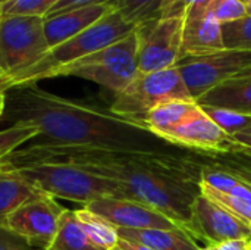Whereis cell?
I'll use <instances>...</instances> for the list:
<instances>
[{"label":"cell","instance_id":"obj_1","mask_svg":"<svg viewBox=\"0 0 251 250\" xmlns=\"http://www.w3.org/2000/svg\"><path fill=\"white\" fill-rule=\"evenodd\" d=\"M69 164L119 184L126 199L154 208L182 231L201 194V162L191 150L128 153L96 149L25 146L1 159V168Z\"/></svg>","mask_w":251,"mask_h":250},{"label":"cell","instance_id":"obj_2","mask_svg":"<svg viewBox=\"0 0 251 250\" xmlns=\"http://www.w3.org/2000/svg\"><path fill=\"white\" fill-rule=\"evenodd\" d=\"M3 121L29 124L38 131L28 146L96 149L128 153L181 152L149 128L93 103L65 99L40 87L6 91Z\"/></svg>","mask_w":251,"mask_h":250},{"label":"cell","instance_id":"obj_3","mask_svg":"<svg viewBox=\"0 0 251 250\" xmlns=\"http://www.w3.org/2000/svg\"><path fill=\"white\" fill-rule=\"evenodd\" d=\"M135 24L126 21L116 9H113L87 29L49 49V52L37 63L13 78L6 85L4 93L13 87L34 85L41 80L53 78L60 68L125 38L135 29Z\"/></svg>","mask_w":251,"mask_h":250},{"label":"cell","instance_id":"obj_4","mask_svg":"<svg viewBox=\"0 0 251 250\" xmlns=\"http://www.w3.org/2000/svg\"><path fill=\"white\" fill-rule=\"evenodd\" d=\"M12 171L38 192L53 199H66L82 206L104 197L126 199L122 187L115 181L94 175L69 164H34L19 168H1Z\"/></svg>","mask_w":251,"mask_h":250},{"label":"cell","instance_id":"obj_5","mask_svg":"<svg viewBox=\"0 0 251 250\" xmlns=\"http://www.w3.org/2000/svg\"><path fill=\"white\" fill-rule=\"evenodd\" d=\"M137 50L138 41L134 29L125 38L60 68L54 77L84 78L113 91L116 96L124 91L138 74Z\"/></svg>","mask_w":251,"mask_h":250},{"label":"cell","instance_id":"obj_6","mask_svg":"<svg viewBox=\"0 0 251 250\" xmlns=\"http://www.w3.org/2000/svg\"><path fill=\"white\" fill-rule=\"evenodd\" d=\"M44 18L31 15L0 16V74L4 80L1 90L37 63L47 52Z\"/></svg>","mask_w":251,"mask_h":250},{"label":"cell","instance_id":"obj_7","mask_svg":"<svg viewBox=\"0 0 251 250\" xmlns=\"http://www.w3.org/2000/svg\"><path fill=\"white\" fill-rule=\"evenodd\" d=\"M174 99L194 100L176 66L154 72H138L129 85L115 96L110 111L143 125L153 108Z\"/></svg>","mask_w":251,"mask_h":250},{"label":"cell","instance_id":"obj_8","mask_svg":"<svg viewBox=\"0 0 251 250\" xmlns=\"http://www.w3.org/2000/svg\"><path fill=\"white\" fill-rule=\"evenodd\" d=\"M138 72L174 68L181 60L182 18H154L135 27Z\"/></svg>","mask_w":251,"mask_h":250},{"label":"cell","instance_id":"obj_9","mask_svg":"<svg viewBox=\"0 0 251 250\" xmlns=\"http://www.w3.org/2000/svg\"><path fill=\"white\" fill-rule=\"evenodd\" d=\"M176 68L179 69L191 97L197 102L216 85L250 69L251 52L225 49L201 57L181 59Z\"/></svg>","mask_w":251,"mask_h":250},{"label":"cell","instance_id":"obj_10","mask_svg":"<svg viewBox=\"0 0 251 250\" xmlns=\"http://www.w3.org/2000/svg\"><path fill=\"white\" fill-rule=\"evenodd\" d=\"M63 211L56 199L41 194L12 212L3 224L31 248L47 250L57 233Z\"/></svg>","mask_w":251,"mask_h":250},{"label":"cell","instance_id":"obj_11","mask_svg":"<svg viewBox=\"0 0 251 250\" xmlns=\"http://www.w3.org/2000/svg\"><path fill=\"white\" fill-rule=\"evenodd\" d=\"M171 146L200 153H238L240 146L199 106L178 125L159 136Z\"/></svg>","mask_w":251,"mask_h":250},{"label":"cell","instance_id":"obj_12","mask_svg":"<svg viewBox=\"0 0 251 250\" xmlns=\"http://www.w3.org/2000/svg\"><path fill=\"white\" fill-rule=\"evenodd\" d=\"M187 234L204 242L206 246H216L228 240H251V228L204 194H200L193 203Z\"/></svg>","mask_w":251,"mask_h":250},{"label":"cell","instance_id":"obj_13","mask_svg":"<svg viewBox=\"0 0 251 250\" xmlns=\"http://www.w3.org/2000/svg\"><path fill=\"white\" fill-rule=\"evenodd\" d=\"M116 228H134V230H181L172 220L160 214L151 206L118 197H104L82 206Z\"/></svg>","mask_w":251,"mask_h":250},{"label":"cell","instance_id":"obj_14","mask_svg":"<svg viewBox=\"0 0 251 250\" xmlns=\"http://www.w3.org/2000/svg\"><path fill=\"white\" fill-rule=\"evenodd\" d=\"M225 50L222 25L207 9L190 10L182 18L181 59L201 57Z\"/></svg>","mask_w":251,"mask_h":250},{"label":"cell","instance_id":"obj_15","mask_svg":"<svg viewBox=\"0 0 251 250\" xmlns=\"http://www.w3.org/2000/svg\"><path fill=\"white\" fill-rule=\"evenodd\" d=\"M115 9L113 3L85 4L44 16V34L49 47H54L87 29Z\"/></svg>","mask_w":251,"mask_h":250},{"label":"cell","instance_id":"obj_16","mask_svg":"<svg viewBox=\"0 0 251 250\" xmlns=\"http://www.w3.org/2000/svg\"><path fill=\"white\" fill-rule=\"evenodd\" d=\"M197 105L251 115V77H235L216 85L203 94L197 100Z\"/></svg>","mask_w":251,"mask_h":250},{"label":"cell","instance_id":"obj_17","mask_svg":"<svg viewBox=\"0 0 251 250\" xmlns=\"http://www.w3.org/2000/svg\"><path fill=\"white\" fill-rule=\"evenodd\" d=\"M119 239L144 245L154 250H196L197 242L182 230H134L118 228Z\"/></svg>","mask_w":251,"mask_h":250},{"label":"cell","instance_id":"obj_18","mask_svg":"<svg viewBox=\"0 0 251 250\" xmlns=\"http://www.w3.org/2000/svg\"><path fill=\"white\" fill-rule=\"evenodd\" d=\"M41 194V192L12 171L0 168V224L18 208Z\"/></svg>","mask_w":251,"mask_h":250},{"label":"cell","instance_id":"obj_19","mask_svg":"<svg viewBox=\"0 0 251 250\" xmlns=\"http://www.w3.org/2000/svg\"><path fill=\"white\" fill-rule=\"evenodd\" d=\"M197 108L199 105L196 100H185V99L168 100L153 108L149 112L143 125L159 137L162 133L178 125Z\"/></svg>","mask_w":251,"mask_h":250},{"label":"cell","instance_id":"obj_20","mask_svg":"<svg viewBox=\"0 0 251 250\" xmlns=\"http://www.w3.org/2000/svg\"><path fill=\"white\" fill-rule=\"evenodd\" d=\"M47 250H106L97 246L82 230L75 211L65 209L57 233Z\"/></svg>","mask_w":251,"mask_h":250},{"label":"cell","instance_id":"obj_21","mask_svg":"<svg viewBox=\"0 0 251 250\" xmlns=\"http://www.w3.org/2000/svg\"><path fill=\"white\" fill-rule=\"evenodd\" d=\"M76 218L82 227V230L87 233V236L100 248L106 250H112L116 248L119 242V234L118 228L112 225L109 221L101 218L100 215L81 208L75 211Z\"/></svg>","mask_w":251,"mask_h":250},{"label":"cell","instance_id":"obj_22","mask_svg":"<svg viewBox=\"0 0 251 250\" xmlns=\"http://www.w3.org/2000/svg\"><path fill=\"white\" fill-rule=\"evenodd\" d=\"M196 155L206 164L232 174L251 190V156L243 153H200Z\"/></svg>","mask_w":251,"mask_h":250},{"label":"cell","instance_id":"obj_23","mask_svg":"<svg viewBox=\"0 0 251 250\" xmlns=\"http://www.w3.org/2000/svg\"><path fill=\"white\" fill-rule=\"evenodd\" d=\"M200 108L222 131H225L231 137L251 127V115L240 113L224 108H215V106H200Z\"/></svg>","mask_w":251,"mask_h":250},{"label":"cell","instance_id":"obj_24","mask_svg":"<svg viewBox=\"0 0 251 250\" xmlns=\"http://www.w3.org/2000/svg\"><path fill=\"white\" fill-rule=\"evenodd\" d=\"M201 194L213 200L216 205L224 208L226 212L238 218L241 222H244L249 228H251V205L241 197H237L229 193H222L215 189H210L204 184H201Z\"/></svg>","mask_w":251,"mask_h":250},{"label":"cell","instance_id":"obj_25","mask_svg":"<svg viewBox=\"0 0 251 250\" xmlns=\"http://www.w3.org/2000/svg\"><path fill=\"white\" fill-rule=\"evenodd\" d=\"M162 1L163 0H115V9L126 21L138 25L157 18Z\"/></svg>","mask_w":251,"mask_h":250},{"label":"cell","instance_id":"obj_26","mask_svg":"<svg viewBox=\"0 0 251 250\" xmlns=\"http://www.w3.org/2000/svg\"><path fill=\"white\" fill-rule=\"evenodd\" d=\"M222 37L225 49L251 52V15L235 22L224 24Z\"/></svg>","mask_w":251,"mask_h":250},{"label":"cell","instance_id":"obj_27","mask_svg":"<svg viewBox=\"0 0 251 250\" xmlns=\"http://www.w3.org/2000/svg\"><path fill=\"white\" fill-rule=\"evenodd\" d=\"M38 131L29 124H13L6 130L0 131V159L9 156L24 143H29L37 137Z\"/></svg>","mask_w":251,"mask_h":250},{"label":"cell","instance_id":"obj_28","mask_svg":"<svg viewBox=\"0 0 251 250\" xmlns=\"http://www.w3.org/2000/svg\"><path fill=\"white\" fill-rule=\"evenodd\" d=\"M60 0H9L0 6V16L3 15H31L47 16Z\"/></svg>","mask_w":251,"mask_h":250},{"label":"cell","instance_id":"obj_29","mask_svg":"<svg viewBox=\"0 0 251 250\" xmlns=\"http://www.w3.org/2000/svg\"><path fill=\"white\" fill-rule=\"evenodd\" d=\"M207 12L221 25L240 21L249 15L244 0H210Z\"/></svg>","mask_w":251,"mask_h":250},{"label":"cell","instance_id":"obj_30","mask_svg":"<svg viewBox=\"0 0 251 250\" xmlns=\"http://www.w3.org/2000/svg\"><path fill=\"white\" fill-rule=\"evenodd\" d=\"M210 0H163L157 18H184L190 10L207 9Z\"/></svg>","mask_w":251,"mask_h":250},{"label":"cell","instance_id":"obj_31","mask_svg":"<svg viewBox=\"0 0 251 250\" xmlns=\"http://www.w3.org/2000/svg\"><path fill=\"white\" fill-rule=\"evenodd\" d=\"M0 250H37L31 248L24 239L12 233L4 224H0Z\"/></svg>","mask_w":251,"mask_h":250},{"label":"cell","instance_id":"obj_32","mask_svg":"<svg viewBox=\"0 0 251 250\" xmlns=\"http://www.w3.org/2000/svg\"><path fill=\"white\" fill-rule=\"evenodd\" d=\"M101 3H113L115 4V0H60L53 9L50 13H54V12H60V10H66V9H71V7H78V6H85V4H101ZM49 13V15H50Z\"/></svg>","mask_w":251,"mask_h":250},{"label":"cell","instance_id":"obj_33","mask_svg":"<svg viewBox=\"0 0 251 250\" xmlns=\"http://www.w3.org/2000/svg\"><path fill=\"white\" fill-rule=\"evenodd\" d=\"M232 140L240 146V152L243 155H249L251 156V127H249L247 130L232 136Z\"/></svg>","mask_w":251,"mask_h":250},{"label":"cell","instance_id":"obj_34","mask_svg":"<svg viewBox=\"0 0 251 250\" xmlns=\"http://www.w3.org/2000/svg\"><path fill=\"white\" fill-rule=\"evenodd\" d=\"M215 250H251V240H228L216 245Z\"/></svg>","mask_w":251,"mask_h":250},{"label":"cell","instance_id":"obj_35","mask_svg":"<svg viewBox=\"0 0 251 250\" xmlns=\"http://www.w3.org/2000/svg\"><path fill=\"white\" fill-rule=\"evenodd\" d=\"M116 248L121 250H154L151 248H147L144 245H140V243H134V242H128V240H122L119 239Z\"/></svg>","mask_w":251,"mask_h":250},{"label":"cell","instance_id":"obj_36","mask_svg":"<svg viewBox=\"0 0 251 250\" xmlns=\"http://www.w3.org/2000/svg\"><path fill=\"white\" fill-rule=\"evenodd\" d=\"M4 105H6V93L0 90V119H1V115L4 112Z\"/></svg>","mask_w":251,"mask_h":250},{"label":"cell","instance_id":"obj_37","mask_svg":"<svg viewBox=\"0 0 251 250\" xmlns=\"http://www.w3.org/2000/svg\"><path fill=\"white\" fill-rule=\"evenodd\" d=\"M244 4H246L247 13H249V15H251V0H244Z\"/></svg>","mask_w":251,"mask_h":250},{"label":"cell","instance_id":"obj_38","mask_svg":"<svg viewBox=\"0 0 251 250\" xmlns=\"http://www.w3.org/2000/svg\"><path fill=\"white\" fill-rule=\"evenodd\" d=\"M238 77H251V68L250 69H247V71H244V72H241Z\"/></svg>","mask_w":251,"mask_h":250},{"label":"cell","instance_id":"obj_39","mask_svg":"<svg viewBox=\"0 0 251 250\" xmlns=\"http://www.w3.org/2000/svg\"><path fill=\"white\" fill-rule=\"evenodd\" d=\"M196 250H215V246H204V248H199Z\"/></svg>","mask_w":251,"mask_h":250},{"label":"cell","instance_id":"obj_40","mask_svg":"<svg viewBox=\"0 0 251 250\" xmlns=\"http://www.w3.org/2000/svg\"><path fill=\"white\" fill-rule=\"evenodd\" d=\"M3 84H4V80H3V77H1V74H0V90H1V87H3ZM3 91V90H1Z\"/></svg>","mask_w":251,"mask_h":250},{"label":"cell","instance_id":"obj_41","mask_svg":"<svg viewBox=\"0 0 251 250\" xmlns=\"http://www.w3.org/2000/svg\"><path fill=\"white\" fill-rule=\"evenodd\" d=\"M7 1H9V0H0V6H3V4L7 3Z\"/></svg>","mask_w":251,"mask_h":250},{"label":"cell","instance_id":"obj_42","mask_svg":"<svg viewBox=\"0 0 251 250\" xmlns=\"http://www.w3.org/2000/svg\"><path fill=\"white\" fill-rule=\"evenodd\" d=\"M112 250H121V249H118V248H115V249H112Z\"/></svg>","mask_w":251,"mask_h":250},{"label":"cell","instance_id":"obj_43","mask_svg":"<svg viewBox=\"0 0 251 250\" xmlns=\"http://www.w3.org/2000/svg\"><path fill=\"white\" fill-rule=\"evenodd\" d=\"M0 168H1V159H0Z\"/></svg>","mask_w":251,"mask_h":250}]
</instances>
